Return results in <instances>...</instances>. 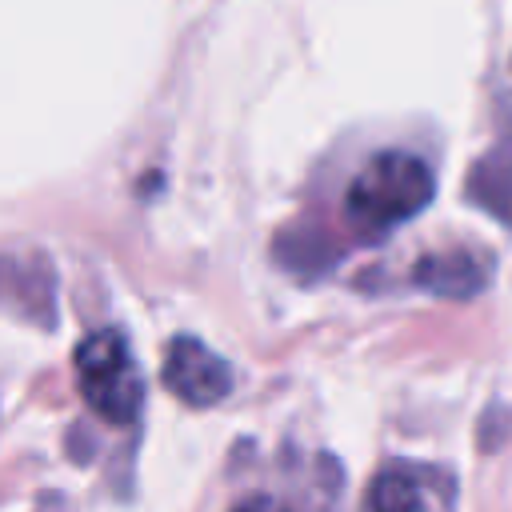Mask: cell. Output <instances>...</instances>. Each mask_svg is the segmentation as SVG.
<instances>
[{"label": "cell", "instance_id": "obj_1", "mask_svg": "<svg viewBox=\"0 0 512 512\" xmlns=\"http://www.w3.org/2000/svg\"><path fill=\"white\" fill-rule=\"evenodd\" d=\"M436 192V176L432 168L416 156V152H376L348 184L344 192V216L356 232L364 236H384L396 224L412 220L416 212L428 208Z\"/></svg>", "mask_w": 512, "mask_h": 512}, {"label": "cell", "instance_id": "obj_2", "mask_svg": "<svg viewBox=\"0 0 512 512\" xmlns=\"http://www.w3.org/2000/svg\"><path fill=\"white\" fill-rule=\"evenodd\" d=\"M76 388L84 404L108 424H132L144 408V372L116 328L88 332L72 356Z\"/></svg>", "mask_w": 512, "mask_h": 512}, {"label": "cell", "instance_id": "obj_3", "mask_svg": "<svg viewBox=\"0 0 512 512\" xmlns=\"http://www.w3.org/2000/svg\"><path fill=\"white\" fill-rule=\"evenodd\" d=\"M164 384L176 400L192 408H212L232 392V368L204 340L176 336L164 352Z\"/></svg>", "mask_w": 512, "mask_h": 512}, {"label": "cell", "instance_id": "obj_4", "mask_svg": "<svg viewBox=\"0 0 512 512\" xmlns=\"http://www.w3.org/2000/svg\"><path fill=\"white\" fill-rule=\"evenodd\" d=\"M368 512H448V488L416 464H388L368 492Z\"/></svg>", "mask_w": 512, "mask_h": 512}, {"label": "cell", "instance_id": "obj_5", "mask_svg": "<svg viewBox=\"0 0 512 512\" xmlns=\"http://www.w3.org/2000/svg\"><path fill=\"white\" fill-rule=\"evenodd\" d=\"M468 196L512 224V140H504L500 148H492L476 168H472V180H468Z\"/></svg>", "mask_w": 512, "mask_h": 512}, {"label": "cell", "instance_id": "obj_6", "mask_svg": "<svg viewBox=\"0 0 512 512\" xmlns=\"http://www.w3.org/2000/svg\"><path fill=\"white\" fill-rule=\"evenodd\" d=\"M416 276H420V284H428L436 292H456L460 296V292H476L480 288L484 268H476L472 256L452 252V256H428Z\"/></svg>", "mask_w": 512, "mask_h": 512}, {"label": "cell", "instance_id": "obj_7", "mask_svg": "<svg viewBox=\"0 0 512 512\" xmlns=\"http://www.w3.org/2000/svg\"><path fill=\"white\" fill-rule=\"evenodd\" d=\"M232 512H284V508L272 496H244V500L232 504Z\"/></svg>", "mask_w": 512, "mask_h": 512}]
</instances>
